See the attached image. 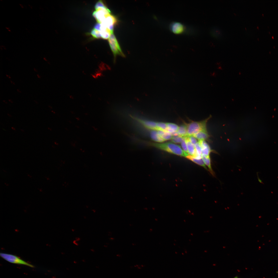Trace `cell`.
<instances>
[{"mask_svg": "<svg viewBox=\"0 0 278 278\" xmlns=\"http://www.w3.org/2000/svg\"><path fill=\"white\" fill-rule=\"evenodd\" d=\"M145 142L149 145L179 156L186 157L189 155L184 151L180 146L171 142L159 143L148 141Z\"/></svg>", "mask_w": 278, "mask_h": 278, "instance_id": "cell-1", "label": "cell"}, {"mask_svg": "<svg viewBox=\"0 0 278 278\" xmlns=\"http://www.w3.org/2000/svg\"><path fill=\"white\" fill-rule=\"evenodd\" d=\"M211 116L205 119L200 121H192L187 124V135L186 136H192L198 132L203 130H207L206 124Z\"/></svg>", "mask_w": 278, "mask_h": 278, "instance_id": "cell-2", "label": "cell"}, {"mask_svg": "<svg viewBox=\"0 0 278 278\" xmlns=\"http://www.w3.org/2000/svg\"><path fill=\"white\" fill-rule=\"evenodd\" d=\"M109 44L114 56V62L115 63L117 55H119L123 57L125 56L123 52L118 41L114 34H111L108 39Z\"/></svg>", "mask_w": 278, "mask_h": 278, "instance_id": "cell-3", "label": "cell"}, {"mask_svg": "<svg viewBox=\"0 0 278 278\" xmlns=\"http://www.w3.org/2000/svg\"><path fill=\"white\" fill-rule=\"evenodd\" d=\"M95 10L92 15L98 23L103 22L106 18L111 14L110 11L107 7H99Z\"/></svg>", "mask_w": 278, "mask_h": 278, "instance_id": "cell-4", "label": "cell"}, {"mask_svg": "<svg viewBox=\"0 0 278 278\" xmlns=\"http://www.w3.org/2000/svg\"><path fill=\"white\" fill-rule=\"evenodd\" d=\"M0 255L3 259L11 263L25 265L31 267H34L33 265L15 255L3 253H1Z\"/></svg>", "mask_w": 278, "mask_h": 278, "instance_id": "cell-5", "label": "cell"}, {"mask_svg": "<svg viewBox=\"0 0 278 278\" xmlns=\"http://www.w3.org/2000/svg\"><path fill=\"white\" fill-rule=\"evenodd\" d=\"M117 22L116 18L110 14L105 19L103 22L101 23L105 25L113 33L114 25Z\"/></svg>", "mask_w": 278, "mask_h": 278, "instance_id": "cell-6", "label": "cell"}, {"mask_svg": "<svg viewBox=\"0 0 278 278\" xmlns=\"http://www.w3.org/2000/svg\"><path fill=\"white\" fill-rule=\"evenodd\" d=\"M185 138L188 154L196 158H202V156L197 154L195 145L190 142L188 137L186 136Z\"/></svg>", "mask_w": 278, "mask_h": 278, "instance_id": "cell-7", "label": "cell"}, {"mask_svg": "<svg viewBox=\"0 0 278 278\" xmlns=\"http://www.w3.org/2000/svg\"><path fill=\"white\" fill-rule=\"evenodd\" d=\"M202 149V155L205 157L210 156L211 152L216 153V152L211 149L210 146L204 140L198 141Z\"/></svg>", "mask_w": 278, "mask_h": 278, "instance_id": "cell-8", "label": "cell"}, {"mask_svg": "<svg viewBox=\"0 0 278 278\" xmlns=\"http://www.w3.org/2000/svg\"><path fill=\"white\" fill-rule=\"evenodd\" d=\"M171 30L174 33L178 34L182 32L184 30L183 25L180 23L174 22L171 23L170 26Z\"/></svg>", "mask_w": 278, "mask_h": 278, "instance_id": "cell-9", "label": "cell"}, {"mask_svg": "<svg viewBox=\"0 0 278 278\" xmlns=\"http://www.w3.org/2000/svg\"><path fill=\"white\" fill-rule=\"evenodd\" d=\"M198 141L205 140H208L210 137L207 130L200 131L192 135Z\"/></svg>", "mask_w": 278, "mask_h": 278, "instance_id": "cell-10", "label": "cell"}, {"mask_svg": "<svg viewBox=\"0 0 278 278\" xmlns=\"http://www.w3.org/2000/svg\"><path fill=\"white\" fill-rule=\"evenodd\" d=\"M186 158L192 161L197 164L203 167L206 170L209 171L206 166L202 158L201 159L196 158L189 155H187Z\"/></svg>", "mask_w": 278, "mask_h": 278, "instance_id": "cell-11", "label": "cell"}, {"mask_svg": "<svg viewBox=\"0 0 278 278\" xmlns=\"http://www.w3.org/2000/svg\"><path fill=\"white\" fill-rule=\"evenodd\" d=\"M150 136L151 139L155 142H162L165 141L158 134L157 131L151 130Z\"/></svg>", "mask_w": 278, "mask_h": 278, "instance_id": "cell-12", "label": "cell"}, {"mask_svg": "<svg viewBox=\"0 0 278 278\" xmlns=\"http://www.w3.org/2000/svg\"><path fill=\"white\" fill-rule=\"evenodd\" d=\"M202 157L205 165H206L208 168V170L210 172V173H211L213 176H214V173L212 169L211 166V160L210 156L205 157L203 156H202Z\"/></svg>", "mask_w": 278, "mask_h": 278, "instance_id": "cell-13", "label": "cell"}, {"mask_svg": "<svg viewBox=\"0 0 278 278\" xmlns=\"http://www.w3.org/2000/svg\"><path fill=\"white\" fill-rule=\"evenodd\" d=\"M177 132L179 135L184 137L186 136L187 135V124L185 123L179 126Z\"/></svg>", "mask_w": 278, "mask_h": 278, "instance_id": "cell-14", "label": "cell"}, {"mask_svg": "<svg viewBox=\"0 0 278 278\" xmlns=\"http://www.w3.org/2000/svg\"><path fill=\"white\" fill-rule=\"evenodd\" d=\"M157 131L158 134L165 141L171 140L173 136L170 133L160 131Z\"/></svg>", "mask_w": 278, "mask_h": 278, "instance_id": "cell-15", "label": "cell"}, {"mask_svg": "<svg viewBox=\"0 0 278 278\" xmlns=\"http://www.w3.org/2000/svg\"><path fill=\"white\" fill-rule=\"evenodd\" d=\"M166 124L168 132L171 133L178 131L179 127L176 124L171 123H166Z\"/></svg>", "mask_w": 278, "mask_h": 278, "instance_id": "cell-16", "label": "cell"}, {"mask_svg": "<svg viewBox=\"0 0 278 278\" xmlns=\"http://www.w3.org/2000/svg\"><path fill=\"white\" fill-rule=\"evenodd\" d=\"M157 126L156 131H160L168 132L166 123L157 122Z\"/></svg>", "mask_w": 278, "mask_h": 278, "instance_id": "cell-17", "label": "cell"}, {"mask_svg": "<svg viewBox=\"0 0 278 278\" xmlns=\"http://www.w3.org/2000/svg\"><path fill=\"white\" fill-rule=\"evenodd\" d=\"M91 34L94 38L99 39L101 38L100 31L94 28L91 30Z\"/></svg>", "mask_w": 278, "mask_h": 278, "instance_id": "cell-18", "label": "cell"}, {"mask_svg": "<svg viewBox=\"0 0 278 278\" xmlns=\"http://www.w3.org/2000/svg\"><path fill=\"white\" fill-rule=\"evenodd\" d=\"M184 137L180 135L173 136L171 140V141L173 142L176 143H181Z\"/></svg>", "mask_w": 278, "mask_h": 278, "instance_id": "cell-19", "label": "cell"}, {"mask_svg": "<svg viewBox=\"0 0 278 278\" xmlns=\"http://www.w3.org/2000/svg\"><path fill=\"white\" fill-rule=\"evenodd\" d=\"M181 143V146L183 150L188 153L185 137L183 138Z\"/></svg>", "mask_w": 278, "mask_h": 278, "instance_id": "cell-20", "label": "cell"}, {"mask_svg": "<svg viewBox=\"0 0 278 278\" xmlns=\"http://www.w3.org/2000/svg\"><path fill=\"white\" fill-rule=\"evenodd\" d=\"M194 145L197 154L198 155L202 156V149L198 141Z\"/></svg>", "mask_w": 278, "mask_h": 278, "instance_id": "cell-21", "label": "cell"}, {"mask_svg": "<svg viewBox=\"0 0 278 278\" xmlns=\"http://www.w3.org/2000/svg\"><path fill=\"white\" fill-rule=\"evenodd\" d=\"M106 7L103 2L102 1L100 0L98 1L96 3L95 5V10L99 7Z\"/></svg>", "mask_w": 278, "mask_h": 278, "instance_id": "cell-22", "label": "cell"}, {"mask_svg": "<svg viewBox=\"0 0 278 278\" xmlns=\"http://www.w3.org/2000/svg\"><path fill=\"white\" fill-rule=\"evenodd\" d=\"M187 137H188L190 142L194 145H195L198 142L197 139L193 136Z\"/></svg>", "mask_w": 278, "mask_h": 278, "instance_id": "cell-23", "label": "cell"}, {"mask_svg": "<svg viewBox=\"0 0 278 278\" xmlns=\"http://www.w3.org/2000/svg\"><path fill=\"white\" fill-rule=\"evenodd\" d=\"M234 278H238V277L237 276H236V277H234Z\"/></svg>", "mask_w": 278, "mask_h": 278, "instance_id": "cell-24", "label": "cell"}, {"mask_svg": "<svg viewBox=\"0 0 278 278\" xmlns=\"http://www.w3.org/2000/svg\"><path fill=\"white\" fill-rule=\"evenodd\" d=\"M37 75V76H38V77L39 78H40V76H39L38 75Z\"/></svg>", "mask_w": 278, "mask_h": 278, "instance_id": "cell-25", "label": "cell"}]
</instances>
